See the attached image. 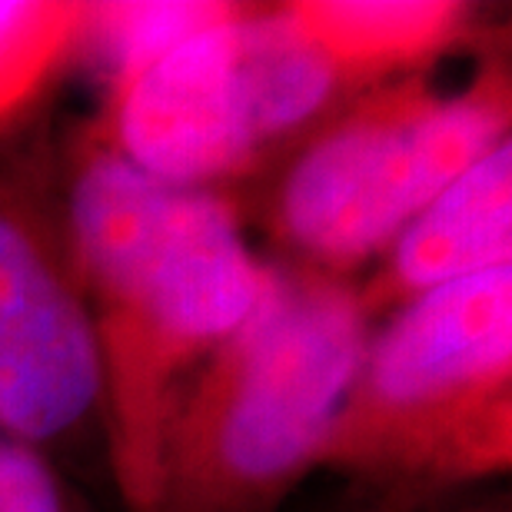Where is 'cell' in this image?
Returning <instances> with one entry per match:
<instances>
[{
    "label": "cell",
    "mask_w": 512,
    "mask_h": 512,
    "mask_svg": "<svg viewBox=\"0 0 512 512\" xmlns=\"http://www.w3.org/2000/svg\"><path fill=\"white\" fill-rule=\"evenodd\" d=\"M57 173L104 356L110 473L143 512L183 383L253 316L270 263L247 247L227 193L150 177L97 127Z\"/></svg>",
    "instance_id": "6da1fadb"
},
{
    "label": "cell",
    "mask_w": 512,
    "mask_h": 512,
    "mask_svg": "<svg viewBox=\"0 0 512 512\" xmlns=\"http://www.w3.org/2000/svg\"><path fill=\"white\" fill-rule=\"evenodd\" d=\"M343 276L270 263L253 316L183 383L143 512H276L320 453L373 333Z\"/></svg>",
    "instance_id": "7a4b0ae2"
},
{
    "label": "cell",
    "mask_w": 512,
    "mask_h": 512,
    "mask_svg": "<svg viewBox=\"0 0 512 512\" xmlns=\"http://www.w3.org/2000/svg\"><path fill=\"white\" fill-rule=\"evenodd\" d=\"M512 459V266L399 303L370 333L320 466L423 503Z\"/></svg>",
    "instance_id": "3957f363"
},
{
    "label": "cell",
    "mask_w": 512,
    "mask_h": 512,
    "mask_svg": "<svg viewBox=\"0 0 512 512\" xmlns=\"http://www.w3.org/2000/svg\"><path fill=\"white\" fill-rule=\"evenodd\" d=\"M509 140V70L453 94L416 77L353 97L283 157L270 227L290 263L343 276L376 260L459 173Z\"/></svg>",
    "instance_id": "277c9868"
},
{
    "label": "cell",
    "mask_w": 512,
    "mask_h": 512,
    "mask_svg": "<svg viewBox=\"0 0 512 512\" xmlns=\"http://www.w3.org/2000/svg\"><path fill=\"white\" fill-rule=\"evenodd\" d=\"M0 436L37 453L107 449L104 356L60 173L10 127L0 130Z\"/></svg>",
    "instance_id": "5b68a950"
},
{
    "label": "cell",
    "mask_w": 512,
    "mask_h": 512,
    "mask_svg": "<svg viewBox=\"0 0 512 512\" xmlns=\"http://www.w3.org/2000/svg\"><path fill=\"white\" fill-rule=\"evenodd\" d=\"M240 7L110 94L97 130L137 170L173 187L223 190L263 167L237 70Z\"/></svg>",
    "instance_id": "8992f818"
},
{
    "label": "cell",
    "mask_w": 512,
    "mask_h": 512,
    "mask_svg": "<svg viewBox=\"0 0 512 512\" xmlns=\"http://www.w3.org/2000/svg\"><path fill=\"white\" fill-rule=\"evenodd\" d=\"M512 266V140L496 143L439 190L383 253L366 313L389 310L436 286Z\"/></svg>",
    "instance_id": "52a82bcc"
},
{
    "label": "cell",
    "mask_w": 512,
    "mask_h": 512,
    "mask_svg": "<svg viewBox=\"0 0 512 512\" xmlns=\"http://www.w3.org/2000/svg\"><path fill=\"white\" fill-rule=\"evenodd\" d=\"M237 70L263 163L293 153L356 94L290 4L240 7Z\"/></svg>",
    "instance_id": "ba28073f"
},
{
    "label": "cell",
    "mask_w": 512,
    "mask_h": 512,
    "mask_svg": "<svg viewBox=\"0 0 512 512\" xmlns=\"http://www.w3.org/2000/svg\"><path fill=\"white\" fill-rule=\"evenodd\" d=\"M290 7L356 90L416 70L473 24V7L456 0H303Z\"/></svg>",
    "instance_id": "9c48e42d"
},
{
    "label": "cell",
    "mask_w": 512,
    "mask_h": 512,
    "mask_svg": "<svg viewBox=\"0 0 512 512\" xmlns=\"http://www.w3.org/2000/svg\"><path fill=\"white\" fill-rule=\"evenodd\" d=\"M233 10L220 0H104L80 4L74 54L94 64L110 94Z\"/></svg>",
    "instance_id": "30bf717a"
},
{
    "label": "cell",
    "mask_w": 512,
    "mask_h": 512,
    "mask_svg": "<svg viewBox=\"0 0 512 512\" xmlns=\"http://www.w3.org/2000/svg\"><path fill=\"white\" fill-rule=\"evenodd\" d=\"M80 4L0 0V130L14 127L47 80L74 57Z\"/></svg>",
    "instance_id": "8fae6325"
},
{
    "label": "cell",
    "mask_w": 512,
    "mask_h": 512,
    "mask_svg": "<svg viewBox=\"0 0 512 512\" xmlns=\"http://www.w3.org/2000/svg\"><path fill=\"white\" fill-rule=\"evenodd\" d=\"M0 512H74L44 453L0 436Z\"/></svg>",
    "instance_id": "7c38bea8"
},
{
    "label": "cell",
    "mask_w": 512,
    "mask_h": 512,
    "mask_svg": "<svg viewBox=\"0 0 512 512\" xmlns=\"http://www.w3.org/2000/svg\"><path fill=\"white\" fill-rule=\"evenodd\" d=\"M439 512H509V496H483V499H476V503L449 506Z\"/></svg>",
    "instance_id": "4fadbf2b"
}]
</instances>
